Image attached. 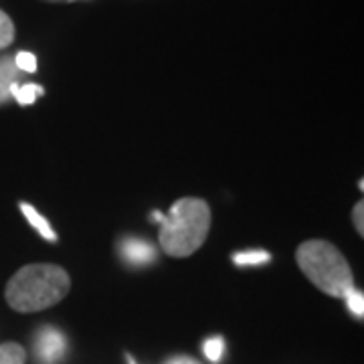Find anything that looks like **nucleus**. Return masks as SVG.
<instances>
[{"instance_id": "f257e3e1", "label": "nucleus", "mask_w": 364, "mask_h": 364, "mask_svg": "<svg viewBox=\"0 0 364 364\" xmlns=\"http://www.w3.org/2000/svg\"><path fill=\"white\" fill-rule=\"evenodd\" d=\"M71 279L63 267L53 263H33L14 273L6 284V301L21 314L47 310L69 294Z\"/></svg>"}, {"instance_id": "f03ea898", "label": "nucleus", "mask_w": 364, "mask_h": 364, "mask_svg": "<svg viewBox=\"0 0 364 364\" xmlns=\"http://www.w3.org/2000/svg\"><path fill=\"white\" fill-rule=\"evenodd\" d=\"M154 219L160 223V245L170 257H188L207 239L210 229V208L207 200L186 196L176 200L170 215L154 213Z\"/></svg>"}, {"instance_id": "7ed1b4c3", "label": "nucleus", "mask_w": 364, "mask_h": 364, "mask_svg": "<svg viewBox=\"0 0 364 364\" xmlns=\"http://www.w3.org/2000/svg\"><path fill=\"white\" fill-rule=\"evenodd\" d=\"M296 261L304 275L318 289L332 298H346L354 289V275L346 257L328 241H306L296 251Z\"/></svg>"}, {"instance_id": "20e7f679", "label": "nucleus", "mask_w": 364, "mask_h": 364, "mask_svg": "<svg viewBox=\"0 0 364 364\" xmlns=\"http://www.w3.org/2000/svg\"><path fill=\"white\" fill-rule=\"evenodd\" d=\"M65 336L61 330L45 326L35 336V354L41 364H57L65 354Z\"/></svg>"}, {"instance_id": "39448f33", "label": "nucleus", "mask_w": 364, "mask_h": 364, "mask_svg": "<svg viewBox=\"0 0 364 364\" xmlns=\"http://www.w3.org/2000/svg\"><path fill=\"white\" fill-rule=\"evenodd\" d=\"M122 253L124 257L134 263V265H146L150 261H154L156 251L148 243V241H140V239H130L122 245Z\"/></svg>"}, {"instance_id": "423d86ee", "label": "nucleus", "mask_w": 364, "mask_h": 364, "mask_svg": "<svg viewBox=\"0 0 364 364\" xmlns=\"http://www.w3.org/2000/svg\"><path fill=\"white\" fill-rule=\"evenodd\" d=\"M18 81V69L14 65L13 59L2 57L0 59V105L6 104L11 100L13 85Z\"/></svg>"}, {"instance_id": "0eeeda50", "label": "nucleus", "mask_w": 364, "mask_h": 364, "mask_svg": "<svg viewBox=\"0 0 364 364\" xmlns=\"http://www.w3.org/2000/svg\"><path fill=\"white\" fill-rule=\"evenodd\" d=\"M21 210H23V215L28 219V223H31V225H33V227H35V229H37L45 239H49V241H57V235H55V231L51 229V225L41 217L39 213H37V208H33L31 205L23 203V205H21Z\"/></svg>"}, {"instance_id": "6e6552de", "label": "nucleus", "mask_w": 364, "mask_h": 364, "mask_svg": "<svg viewBox=\"0 0 364 364\" xmlns=\"http://www.w3.org/2000/svg\"><path fill=\"white\" fill-rule=\"evenodd\" d=\"M43 87L37 85V83H25V85H18V83H14L13 85V97L21 105H31L37 102V97L43 95Z\"/></svg>"}, {"instance_id": "1a4fd4ad", "label": "nucleus", "mask_w": 364, "mask_h": 364, "mask_svg": "<svg viewBox=\"0 0 364 364\" xmlns=\"http://www.w3.org/2000/svg\"><path fill=\"white\" fill-rule=\"evenodd\" d=\"M26 352L21 344L16 342H6L0 344V364H25Z\"/></svg>"}, {"instance_id": "9d476101", "label": "nucleus", "mask_w": 364, "mask_h": 364, "mask_svg": "<svg viewBox=\"0 0 364 364\" xmlns=\"http://www.w3.org/2000/svg\"><path fill=\"white\" fill-rule=\"evenodd\" d=\"M237 265H261V263H267L272 261V255L267 251H245V253H237L233 257Z\"/></svg>"}, {"instance_id": "9b49d317", "label": "nucleus", "mask_w": 364, "mask_h": 364, "mask_svg": "<svg viewBox=\"0 0 364 364\" xmlns=\"http://www.w3.org/2000/svg\"><path fill=\"white\" fill-rule=\"evenodd\" d=\"M14 41V25L11 16L0 11V49H6Z\"/></svg>"}, {"instance_id": "f8f14e48", "label": "nucleus", "mask_w": 364, "mask_h": 364, "mask_svg": "<svg viewBox=\"0 0 364 364\" xmlns=\"http://www.w3.org/2000/svg\"><path fill=\"white\" fill-rule=\"evenodd\" d=\"M14 65L21 71H26V73H35L37 71V57L33 53L21 51L16 57H14Z\"/></svg>"}, {"instance_id": "ddd939ff", "label": "nucleus", "mask_w": 364, "mask_h": 364, "mask_svg": "<svg viewBox=\"0 0 364 364\" xmlns=\"http://www.w3.org/2000/svg\"><path fill=\"white\" fill-rule=\"evenodd\" d=\"M223 350H225L223 338H210L205 342V354H207L208 360H213V363H219L221 360Z\"/></svg>"}, {"instance_id": "4468645a", "label": "nucleus", "mask_w": 364, "mask_h": 364, "mask_svg": "<svg viewBox=\"0 0 364 364\" xmlns=\"http://www.w3.org/2000/svg\"><path fill=\"white\" fill-rule=\"evenodd\" d=\"M346 301H348V308L352 310V314H354V316H358V318H363L364 316L363 291H358V289H350V291L346 294Z\"/></svg>"}, {"instance_id": "2eb2a0df", "label": "nucleus", "mask_w": 364, "mask_h": 364, "mask_svg": "<svg viewBox=\"0 0 364 364\" xmlns=\"http://www.w3.org/2000/svg\"><path fill=\"white\" fill-rule=\"evenodd\" d=\"M352 221H354V227H356V231L358 235H364V203L360 200L354 210H352Z\"/></svg>"}, {"instance_id": "dca6fc26", "label": "nucleus", "mask_w": 364, "mask_h": 364, "mask_svg": "<svg viewBox=\"0 0 364 364\" xmlns=\"http://www.w3.org/2000/svg\"><path fill=\"white\" fill-rule=\"evenodd\" d=\"M166 364H200V363H196L195 358H191V356H174V358H170Z\"/></svg>"}, {"instance_id": "f3484780", "label": "nucleus", "mask_w": 364, "mask_h": 364, "mask_svg": "<svg viewBox=\"0 0 364 364\" xmlns=\"http://www.w3.org/2000/svg\"><path fill=\"white\" fill-rule=\"evenodd\" d=\"M45 2H71V0H45Z\"/></svg>"}]
</instances>
